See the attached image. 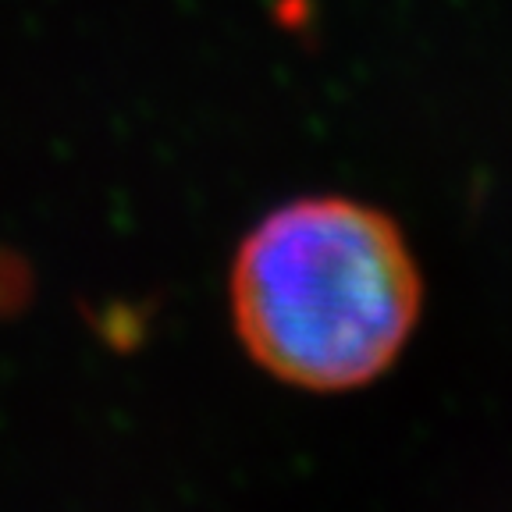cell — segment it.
I'll return each instance as SVG.
<instances>
[{
    "instance_id": "6da1fadb",
    "label": "cell",
    "mask_w": 512,
    "mask_h": 512,
    "mask_svg": "<svg viewBox=\"0 0 512 512\" xmlns=\"http://www.w3.org/2000/svg\"><path fill=\"white\" fill-rule=\"evenodd\" d=\"M420 271L399 224L349 196L271 210L239 246L232 313L249 356L313 392L374 381L420 317Z\"/></svg>"
}]
</instances>
